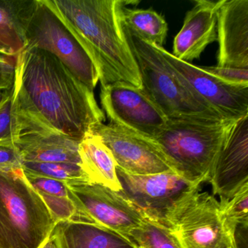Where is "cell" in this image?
Segmentation results:
<instances>
[{"label":"cell","mask_w":248,"mask_h":248,"mask_svg":"<svg viewBox=\"0 0 248 248\" xmlns=\"http://www.w3.org/2000/svg\"><path fill=\"white\" fill-rule=\"evenodd\" d=\"M217 41V66L248 69V0H221Z\"/></svg>","instance_id":"14"},{"label":"cell","mask_w":248,"mask_h":248,"mask_svg":"<svg viewBox=\"0 0 248 248\" xmlns=\"http://www.w3.org/2000/svg\"><path fill=\"white\" fill-rule=\"evenodd\" d=\"M14 103L31 124L82 141L106 120L91 91L49 52L26 47L16 58Z\"/></svg>","instance_id":"1"},{"label":"cell","mask_w":248,"mask_h":248,"mask_svg":"<svg viewBox=\"0 0 248 248\" xmlns=\"http://www.w3.org/2000/svg\"><path fill=\"white\" fill-rule=\"evenodd\" d=\"M23 130L22 117L16 107L13 93L8 101L0 107V141L14 140Z\"/></svg>","instance_id":"25"},{"label":"cell","mask_w":248,"mask_h":248,"mask_svg":"<svg viewBox=\"0 0 248 248\" xmlns=\"http://www.w3.org/2000/svg\"><path fill=\"white\" fill-rule=\"evenodd\" d=\"M41 248H60L57 237L53 232V230L44 244L42 245Z\"/></svg>","instance_id":"30"},{"label":"cell","mask_w":248,"mask_h":248,"mask_svg":"<svg viewBox=\"0 0 248 248\" xmlns=\"http://www.w3.org/2000/svg\"><path fill=\"white\" fill-rule=\"evenodd\" d=\"M38 194L47 206L56 224L63 221L88 223L86 217L79 208L73 194L72 197H56L42 193Z\"/></svg>","instance_id":"23"},{"label":"cell","mask_w":248,"mask_h":248,"mask_svg":"<svg viewBox=\"0 0 248 248\" xmlns=\"http://www.w3.org/2000/svg\"><path fill=\"white\" fill-rule=\"evenodd\" d=\"M26 179L37 193L56 197H72V193L66 182L45 178L24 172Z\"/></svg>","instance_id":"26"},{"label":"cell","mask_w":248,"mask_h":248,"mask_svg":"<svg viewBox=\"0 0 248 248\" xmlns=\"http://www.w3.org/2000/svg\"><path fill=\"white\" fill-rule=\"evenodd\" d=\"M130 2L123 1L119 11L120 19L149 44L162 47L168 31L164 17L152 9L127 8L126 5Z\"/></svg>","instance_id":"20"},{"label":"cell","mask_w":248,"mask_h":248,"mask_svg":"<svg viewBox=\"0 0 248 248\" xmlns=\"http://www.w3.org/2000/svg\"><path fill=\"white\" fill-rule=\"evenodd\" d=\"M53 232L60 248H139L130 239L91 223L59 222Z\"/></svg>","instance_id":"18"},{"label":"cell","mask_w":248,"mask_h":248,"mask_svg":"<svg viewBox=\"0 0 248 248\" xmlns=\"http://www.w3.org/2000/svg\"><path fill=\"white\" fill-rule=\"evenodd\" d=\"M66 184L85 214L88 223L130 239V232L139 228L147 217L143 210L120 191L88 180L68 181Z\"/></svg>","instance_id":"8"},{"label":"cell","mask_w":248,"mask_h":248,"mask_svg":"<svg viewBox=\"0 0 248 248\" xmlns=\"http://www.w3.org/2000/svg\"><path fill=\"white\" fill-rule=\"evenodd\" d=\"M236 121H168L153 141L174 172L188 181L204 184Z\"/></svg>","instance_id":"5"},{"label":"cell","mask_w":248,"mask_h":248,"mask_svg":"<svg viewBox=\"0 0 248 248\" xmlns=\"http://www.w3.org/2000/svg\"><path fill=\"white\" fill-rule=\"evenodd\" d=\"M220 209L226 221L236 229L248 228V186L229 197H220Z\"/></svg>","instance_id":"24"},{"label":"cell","mask_w":248,"mask_h":248,"mask_svg":"<svg viewBox=\"0 0 248 248\" xmlns=\"http://www.w3.org/2000/svg\"><path fill=\"white\" fill-rule=\"evenodd\" d=\"M16 58L0 55V88H11L15 82Z\"/></svg>","instance_id":"29"},{"label":"cell","mask_w":248,"mask_h":248,"mask_svg":"<svg viewBox=\"0 0 248 248\" xmlns=\"http://www.w3.org/2000/svg\"><path fill=\"white\" fill-rule=\"evenodd\" d=\"M23 162H69L81 165L80 141L40 126L26 123L14 139Z\"/></svg>","instance_id":"16"},{"label":"cell","mask_w":248,"mask_h":248,"mask_svg":"<svg viewBox=\"0 0 248 248\" xmlns=\"http://www.w3.org/2000/svg\"><path fill=\"white\" fill-rule=\"evenodd\" d=\"M24 172L45 178L68 182L77 180H88L79 164L69 162H23ZM89 181V180H88Z\"/></svg>","instance_id":"22"},{"label":"cell","mask_w":248,"mask_h":248,"mask_svg":"<svg viewBox=\"0 0 248 248\" xmlns=\"http://www.w3.org/2000/svg\"><path fill=\"white\" fill-rule=\"evenodd\" d=\"M22 159L14 141H0V171L22 169Z\"/></svg>","instance_id":"28"},{"label":"cell","mask_w":248,"mask_h":248,"mask_svg":"<svg viewBox=\"0 0 248 248\" xmlns=\"http://www.w3.org/2000/svg\"><path fill=\"white\" fill-rule=\"evenodd\" d=\"M37 0H0V55L17 58L27 47V31Z\"/></svg>","instance_id":"17"},{"label":"cell","mask_w":248,"mask_h":248,"mask_svg":"<svg viewBox=\"0 0 248 248\" xmlns=\"http://www.w3.org/2000/svg\"><path fill=\"white\" fill-rule=\"evenodd\" d=\"M120 21L139 69L141 81L140 90L168 122L215 123L231 121L223 118L190 88L168 63L158 46L149 44L140 38L122 21L120 17Z\"/></svg>","instance_id":"3"},{"label":"cell","mask_w":248,"mask_h":248,"mask_svg":"<svg viewBox=\"0 0 248 248\" xmlns=\"http://www.w3.org/2000/svg\"><path fill=\"white\" fill-rule=\"evenodd\" d=\"M81 167L91 182L120 191L117 165L111 151L95 133H88L79 143Z\"/></svg>","instance_id":"19"},{"label":"cell","mask_w":248,"mask_h":248,"mask_svg":"<svg viewBox=\"0 0 248 248\" xmlns=\"http://www.w3.org/2000/svg\"><path fill=\"white\" fill-rule=\"evenodd\" d=\"M207 73L234 85H248V69L220 66H200Z\"/></svg>","instance_id":"27"},{"label":"cell","mask_w":248,"mask_h":248,"mask_svg":"<svg viewBox=\"0 0 248 248\" xmlns=\"http://www.w3.org/2000/svg\"><path fill=\"white\" fill-rule=\"evenodd\" d=\"M14 91V85L11 88H0V107L8 101Z\"/></svg>","instance_id":"31"},{"label":"cell","mask_w":248,"mask_h":248,"mask_svg":"<svg viewBox=\"0 0 248 248\" xmlns=\"http://www.w3.org/2000/svg\"><path fill=\"white\" fill-rule=\"evenodd\" d=\"M199 185L156 219L181 248H240L237 230L229 224L216 196Z\"/></svg>","instance_id":"6"},{"label":"cell","mask_w":248,"mask_h":248,"mask_svg":"<svg viewBox=\"0 0 248 248\" xmlns=\"http://www.w3.org/2000/svg\"><path fill=\"white\" fill-rule=\"evenodd\" d=\"M92 58L101 88L140 89L137 65L120 26L123 0H46Z\"/></svg>","instance_id":"2"},{"label":"cell","mask_w":248,"mask_h":248,"mask_svg":"<svg viewBox=\"0 0 248 248\" xmlns=\"http://www.w3.org/2000/svg\"><path fill=\"white\" fill-rule=\"evenodd\" d=\"M92 132L111 151L117 167L127 173L146 175L173 171L153 140L111 123L97 124Z\"/></svg>","instance_id":"11"},{"label":"cell","mask_w":248,"mask_h":248,"mask_svg":"<svg viewBox=\"0 0 248 248\" xmlns=\"http://www.w3.org/2000/svg\"><path fill=\"white\" fill-rule=\"evenodd\" d=\"M159 47L168 63L190 88L223 118L236 121L248 116V85L226 83L191 63L182 62Z\"/></svg>","instance_id":"12"},{"label":"cell","mask_w":248,"mask_h":248,"mask_svg":"<svg viewBox=\"0 0 248 248\" xmlns=\"http://www.w3.org/2000/svg\"><path fill=\"white\" fill-rule=\"evenodd\" d=\"M221 0H197L186 14L181 31L174 39L172 56L191 63L206 47L217 41V11Z\"/></svg>","instance_id":"15"},{"label":"cell","mask_w":248,"mask_h":248,"mask_svg":"<svg viewBox=\"0 0 248 248\" xmlns=\"http://www.w3.org/2000/svg\"><path fill=\"white\" fill-rule=\"evenodd\" d=\"M120 192L148 216L158 219L191 189L202 183L193 182L173 171L153 175H130L117 167Z\"/></svg>","instance_id":"10"},{"label":"cell","mask_w":248,"mask_h":248,"mask_svg":"<svg viewBox=\"0 0 248 248\" xmlns=\"http://www.w3.org/2000/svg\"><path fill=\"white\" fill-rule=\"evenodd\" d=\"M101 106L110 123L153 140L168 123L140 89L123 85L101 88Z\"/></svg>","instance_id":"9"},{"label":"cell","mask_w":248,"mask_h":248,"mask_svg":"<svg viewBox=\"0 0 248 248\" xmlns=\"http://www.w3.org/2000/svg\"><path fill=\"white\" fill-rule=\"evenodd\" d=\"M207 182L213 194L229 197L248 186V116L233 124L219 152Z\"/></svg>","instance_id":"13"},{"label":"cell","mask_w":248,"mask_h":248,"mask_svg":"<svg viewBox=\"0 0 248 248\" xmlns=\"http://www.w3.org/2000/svg\"><path fill=\"white\" fill-rule=\"evenodd\" d=\"M27 47H36L56 56L91 91L99 82L92 58L46 0H37L27 31Z\"/></svg>","instance_id":"7"},{"label":"cell","mask_w":248,"mask_h":248,"mask_svg":"<svg viewBox=\"0 0 248 248\" xmlns=\"http://www.w3.org/2000/svg\"><path fill=\"white\" fill-rule=\"evenodd\" d=\"M56 225L22 169L0 171V248H41Z\"/></svg>","instance_id":"4"},{"label":"cell","mask_w":248,"mask_h":248,"mask_svg":"<svg viewBox=\"0 0 248 248\" xmlns=\"http://www.w3.org/2000/svg\"><path fill=\"white\" fill-rule=\"evenodd\" d=\"M129 238L139 248H181L162 223L148 216Z\"/></svg>","instance_id":"21"}]
</instances>
